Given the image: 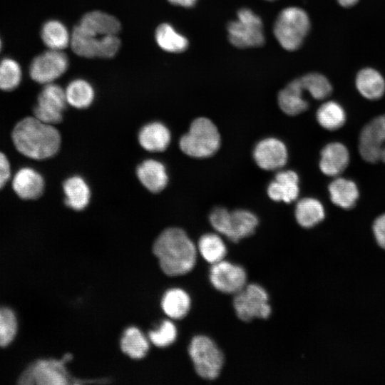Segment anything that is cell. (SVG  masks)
Instances as JSON below:
<instances>
[{
  "label": "cell",
  "instance_id": "30",
  "mask_svg": "<svg viewBox=\"0 0 385 385\" xmlns=\"http://www.w3.org/2000/svg\"><path fill=\"white\" fill-rule=\"evenodd\" d=\"M122 351L133 359L144 357L148 349L149 343L137 327H129L125 329L120 341Z\"/></svg>",
  "mask_w": 385,
  "mask_h": 385
},
{
  "label": "cell",
  "instance_id": "22",
  "mask_svg": "<svg viewBox=\"0 0 385 385\" xmlns=\"http://www.w3.org/2000/svg\"><path fill=\"white\" fill-rule=\"evenodd\" d=\"M258 225V219L255 214L246 210L230 212L228 230L226 237L232 242L252 235Z\"/></svg>",
  "mask_w": 385,
  "mask_h": 385
},
{
  "label": "cell",
  "instance_id": "6",
  "mask_svg": "<svg viewBox=\"0 0 385 385\" xmlns=\"http://www.w3.org/2000/svg\"><path fill=\"white\" fill-rule=\"evenodd\" d=\"M188 352L198 376L207 380L219 376L224 364V355L210 338L195 336L191 340Z\"/></svg>",
  "mask_w": 385,
  "mask_h": 385
},
{
  "label": "cell",
  "instance_id": "21",
  "mask_svg": "<svg viewBox=\"0 0 385 385\" xmlns=\"http://www.w3.org/2000/svg\"><path fill=\"white\" fill-rule=\"evenodd\" d=\"M169 129L162 123L153 122L144 125L139 132L140 145L150 152L165 150L170 142Z\"/></svg>",
  "mask_w": 385,
  "mask_h": 385
},
{
  "label": "cell",
  "instance_id": "3",
  "mask_svg": "<svg viewBox=\"0 0 385 385\" xmlns=\"http://www.w3.org/2000/svg\"><path fill=\"white\" fill-rule=\"evenodd\" d=\"M307 13L302 8L289 6L277 16L273 33L279 44L285 50L294 51L302 46L310 30Z\"/></svg>",
  "mask_w": 385,
  "mask_h": 385
},
{
  "label": "cell",
  "instance_id": "24",
  "mask_svg": "<svg viewBox=\"0 0 385 385\" xmlns=\"http://www.w3.org/2000/svg\"><path fill=\"white\" fill-rule=\"evenodd\" d=\"M164 312L171 319H180L189 312L191 299L188 294L180 288L168 289L161 302Z\"/></svg>",
  "mask_w": 385,
  "mask_h": 385
},
{
  "label": "cell",
  "instance_id": "37",
  "mask_svg": "<svg viewBox=\"0 0 385 385\" xmlns=\"http://www.w3.org/2000/svg\"><path fill=\"white\" fill-rule=\"evenodd\" d=\"M148 337L154 345L165 347L175 342L177 337V329L172 322L165 320L157 330L150 331Z\"/></svg>",
  "mask_w": 385,
  "mask_h": 385
},
{
  "label": "cell",
  "instance_id": "5",
  "mask_svg": "<svg viewBox=\"0 0 385 385\" xmlns=\"http://www.w3.org/2000/svg\"><path fill=\"white\" fill-rule=\"evenodd\" d=\"M227 38L236 48L259 47L265 43L263 24L259 16L249 8H242L237 19L227 25Z\"/></svg>",
  "mask_w": 385,
  "mask_h": 385
},
{
  "label": "cell",
  "instance_id": "39",
  "mask_svg": "<svg viewBox=\"0 0 385 385\" xmlns=\"http://www.w3.org/2000/svg\"><path fill=\"white\" fill-rule=\"evenodd\" d=\"M11 178V166L6 155L0 152V190Z\"/></svg>",
  "mask_w": 385,
  "mask_h": 385
},
{
  "label": "cell",
  "instance_id": "12",
  "mask_svg": "<svg viewBox=\"0 0 385 385\" xmlns=\"http://www.w3.org/2000/svg\"><path fill=\"white\" fill-rule=\"evenodd\" d=\"M209 278L214 288L225 294H235L247 284L245 270L224 260L212 265Z\"/></svg>",
  "mask_w": 385,
  "mask_h": 385
},
{
  "label": "cell",
  "instance_id": "25",
  "mask_svg": "<svg viewBox=\"0 0 385 385\" xmlns=\"http://www.w3.org/2000/svg\"><path fill=\"white\" fill-rule=\"evenodd\" d=\"M329 192L332 202L344 209L352 208L359 197L356 184L342 178H337L329 184Z\"/></svg>",
  "mask_w": 385,
  "mask_h": 385
},
{
  "label": "cell",
  "instance_id": "20",
  "mask_svg": "<svg viewBox=\"0 0 385 385\" xmlns=\"http://www.w3.org/2000/svg\"><path fill=\"white\" fill-rule=\"evenodd\" d=\"M136 173L143 185L153 192L161 191L168 183L165 167L155 160H144L138 167Z\"/></svg>",
  "mask_w": 385,
  "mask_h": 385
},
{
  "label": "cell",
  "instance_id": "18",
  "mask_svg": "<svg viewBox=\"0 0 385 385\" xmlns=\"http://www.w3.org/2000/svg\"><path fill=\"white\" fill-rule=\"evenodd\" d=\"M103 36H93L78 25L71 33L70 45L73 51L79 56L103 58Z\"/></svg>",
  "mask_w": 385,
  "mask_h": 385
},
{
  "label": "cell",
  "instance_id": "35",
  "mask_svg": "<svg viewBox=\"0 0 385 385\" xmlns=\"http://www.w3.org/2000/svg\"><path fill=\"white\" fill-rule=\"evenodd\" d=\"M21 80V69L19 64L9 58L0 61V89L10 91L15 89Z\"/></svg>",
  "mask_w": 385,
  "mask_h": 385
},
{
  "label": "cell",
  "instance_id": "23",
  "mask_svg": "<svg viewBox=\"0 0 385 385\" xmlns=\"http://www.w3.org/2000/svg\"><path fill=\"white\" fill-rule=\"evenodd\" d=\"M356 87L366 99L377 100L385 93V81L381 74L372 68L359 71L356 77Z\"/></svg>",
  "mask_w": 385,
  "mask_h": 385
},
{
  "label": "cell",
  "instance_id": "7",
  "mask_svg": "<svg viewBox=\"0 0 385 385\" xmlns=\"http://www.w3.org/2000/svg\"><path fill=\"white\" fill-rule=\"evenodd\" d=\"M233 307L238 318L244 322L267 319L272 312L267 292L257 284H246L236 293Z\"/></svg>",
  "mask_w": 385,
  "mask_h": 385
},
{
  "label": "cell",
  "instance_id": "15",
  "mask_svg": "<svg viewBox=\"0 0 385 385\" xmlns=\"http://www.w3.org/2000/svg\"><path fill=\"white\" fill-rule=\"evenodd\" d=\"M299 192V177L292 170H282L277 173L267 188L268 196L272 200L287 203L295 200Z\"/></svg>",
  "mask_w": 385,
  "mask_h": 385
},
{
  "label": "cell",
  "instance_id": "13",
  "mask_svg": "<svg viewBox=\"0 0 385 385\" xmlns=\"http://www.w3.org/2000/svg\"><path fill=\"white\" fill-rule=\"evenodd\" d=\"M253 156L260 168L266 170H274L286 164L287 150L281 140L268 138L260 140L256 145Z\"/></svg>",
  "mask_w": 385,
  "mask_h": 385
},
{
  "label": "cell",
  "instance_id": "33",
  "mask_svg": "<svg viewBox=\"0 0 385 385\" xmlns=\"http://www.w3.org/2000/svg\"><path fill=\"white\" fill-rule=\"evenodd\" d=\"M316 115L319 124L329 130L340 128L346 121L344 110L334 101H327L321 105Z\"/></svg>",
  "mask_w": 385,
  "mask_h": 385
},
{
  "label": "cell",
  "instance_id": "28",
  "mask_svg": "<svg viewBox=\"0 0 385 385\" xmlns=\"http://www.w3.org/2000/svg\"><path fill=\"white\" fill-rule=\"evenodd\" d=\"M295 217L299 225L309 228L319 223L324 217V210L317 199L306 197L300 200L295 207Z\"/></svg>",
  "mask_w": 385,
  "mask_h": 385
},
{
  "label": "cell",
  "instance_id": "41",
  "mask_svg": "<svg viewBox=\"0 0 385 385\" xmlns=\"http://www.w3.org/2000/svg\"><path fill=\"white\" fill-rule=\"evenodd\" d=\"M337 1L343 7H351L356 4L359 0H337Z\"/></svg>",
  "mask_w": 385,
  "mask_h": 385
},
{
  "label": "cell",
  "instance_id": "14",
  "mask_svg": "<svg viewBox=\"0 0 385 385\" xmlns=\"http://www.w3.org/2000/svg\"><path fill=\"white\" fill-rule=\"evenodd\" d=\"M12 188L21 199L30 200L38 198L44 190L43 177L31 168L19 170L12 180Z\"/></svg>",
  "mask_w": 385,
  "mask_h": 385
},
{
  "label": "cell",
  "instance_id": "2",
  "mask_svg": "<svg viewBox=\"0 0 385 385\" xmlns=\"http://www.w3.org/2000/svg\"><path fill=\"white\" fill-rule=\"evenodd\" d=\"M11 138L16 150L26 157L43 160L54 155L61 144V135L53 125L35 116L26 117L14 127Z\"/></svg>",
  "mask_w": 385,
  "mask_h": 385
},
{
  "label": "cell",
  "instance_id": "27",
  "mask_svg": "<svg viewBox=\"0 0 385 385\" xmlns=\"http://www.w3.org/2000/svg\"><path fill=\"white\" fill-rule=\"evenodd\" d=\"M41 36L43 43L51 50L63 51L71 43V35L61 21L50 20L42 26Z\"/></svg>",
  "mask_w": 385,
  "mask_h": 385
},
{
  "label": "cell",
  "instance_id": "38",
  "mask_svg": "<svg viewBox=\"0 0 385 385\" xmlns=\"http://www.w3.org/2000/svg\"><path fill=\"white\" fill-rule=\"evenodd\" d=\"M373 230L378 244L385 249V213L375 220Z\"/></svg>",
  "mask_w": 385,
  "mask_h": 385
},
{
  "label": "cell",
  "instance_id": "29",
  "mask_svg": "<svg viewBox=\"0 0 385 385\" xmlns=\"http://www.w3.org/2000/svg\"><path fill=\"white\" fill-rule=\"evenodd\" d=\"M155 37L159 47L170 53L183 52L189 45L187 38L167 23L161 24L157 27Z\"/></svg>",
  "mask_w": 385,
  "mask_h": 385
},
{
  "label": "cell",
  "instance_id": "42",
  "mask_svg": "<svg viewBox=\"0 0 385 385\" xmlns=\"http://www.w3.org/2000/svg\"><path fill=\"white\" fill-rule=\"evenodd\" d=\"M1 39H0V49H1Z\"/></svg>",
  "mask_w": 385,
  "mask_h": 385
},
{
  "label": "cell",
  "instance_id": "19",
  "mask_svg": "<svg viewBox=\"0 0 385 385\" xmlns=\"http://www.w3.org/2000/svg\"><path fill=\"white\" fill-rule=\"evenodd\" d=\"M304 91L299 78L289 82L278 93L277 101L281 110L289 115H296L305 111L309 104L303 97Z\"/></svg>",
  "mask_w": 385,
  "mask_h": 385
},
{
  "label": "cell",
  "instance_id": "16",
  "mask_svg": "<svg viewBox=\"0 0 385 385\" xmlns=\"http://www.w3.org/2000/svg\"><path fill=\"white\" fill-rule=\"evenodd\" d=\"M349 162L346 147L339 142L327 144L321 151L319 168L328 176H337L342 173Z\"/></svg>",
  "mask_w": 385,
  "mask_h": 385
},
{
  "label": "cell",
  "instance_id": "4",
  "mask_svg": "<svg viewBox=\"0 0 385 385\" xmlns=\"http://www.w3.org/2000/svg\"><path fill=\"white\" fill-rule=\"evenodd\" d=\"M219 131L210 119L200 117L195 119L189 130L180 140V148L186 155L203 158L212 155L219 148Z\"/></svg>",
  "mask_w": 385,
  "mask_h": 385
},
{
  "label": "cell",
  "instance_id": "11",
  "mask_svg": "<svg viewBox=\"0 0 385 385\" xmlns=\"http://www.w3.org/2000/svg\"><path fill=\"white\" fill-rule=\"evenodd\" d=\"M68 59L62 51L49 49L32 61L29 73L31 78L41 84L53 83L67 70Z\"/></svg>",
  "mask_w": 385,
  "mask_h": 385
},
{
  "label": "cell",
  "instance_id": "32",
  "mask_svg": "<svg viewBox=\"0 0 385 385\" xmlns=\"http://www.w3.org/2000/svg\"><path fill=\"white\" fill-rule=\"evenodd\" d=\"M197 247L204 260L212 265L223 260L227 254L225 242L214 233L203 235L198 241Z\"/></svg>",
  "mask_w": 385,
  "mask_h": 385
},
{
  "label": "cell",
  "instance_id": "26",
  "mask_svg": "<svg viewBox=\"0 0 385 385\" xmlns=\"http://www.w3.org/2000/svg\"><path fill=\"white\" fill-rule=\"evenodd\" d=\"M63 188L66 195L65 202L68 207L76 210H81L88 205L90 190L81 177L76 175L68 178Z\"/></svg>",
  "mask_w": 385,
  "mask_h": 385
},
{
  "label": "cell",
  "instance_id": "31",
  "mask_svg": "<svg viewBox=\"0 0 385 385\" xmlns=\"http://www.w3.org/2000/svg\"><path fill=\"white\" fill-rule=\"evenodd\" d=\"M65 92L67 103L76 108L88 107L94 98V91L91 85L80 78L70 82Z\"/></svg>",
  "mask_w": 385,
  "mask_h": 385
},
{
  "label": "cell",
  "instance_id": "17",
  "mask_svg": "<svg viewBox=\"0 0 385 385\" xmlns=\"http://www.w3.org/2000/svg\"><path fill=\"white\" fill-rule=\"evenodd\" d=\"M78 25L96 36L117 35L120 30V24L115 17L100 11L86 14Z\"/></svg>",
  "mask_w": 385,
  "mask_h": 385
},
{
  "label": "cell",
  "instance_id": "1",
  "mask_svg": "<svg viewBox=\"0 0 385 385\" xmlns=\"http://www.w3.org/2000/svg\"><path fill=\"white\" fill-rule=\"evenodd\" d=\"M160 266L169 276L183 275L195 265L197 249L185 232L178 227L165 230L153 245Z\"/></svg>",
  "mask_w": 385,
  "mask_h": 385
},
{
  "label": "cell",
  "instance_id": "9",
  "mask_svg": "<svg viewBox=\"0 0 385 385\" xmlns=\"http://www.w3.org/2000/svg\"><path fill=\"white\" fill-rule=\"evenodd\" d=\"M359 152L368 163H385V114L374 118L362 128Z\"/></svg>",
  "mask_w": 385,
  "mask_h": 385
},
{
  "label": "cell",
  "instance_id": "40",
  "mask_svg": "<svg viewBox=\"0 0 385 385\" xmlns=\"http://www.w3.org/2000/svg\"><path fill=\"white\" fill-rule=\"evenodd\" d=\"M170 3L174 5L180 6L183 7H192L195 4L197 0H168Z\"/></svg>",
  "mask_w": 385,
  "mask_h": 385
},
{
  "label": "cell",
  "instance_id": "36",
  "mask_svg": "<svg viewBox=\"0 0 385 385\" xmlns=\"http://www.w3.org/2000/svg\"><path fill=\"white\" fill-rule=\"evenodd\" d=\"M17 331V320L14 312L6 307H0V346L9 345L14 339Z\"/></svg>",
  "mask_w": 385,
  "mask_h": 385
},
{
  "label": "cell",
  "instance_id": "34",
  "mask_svg": "<svg viewBox=\"0 0 385 385\" xmlns=\"http://www.w3.org/2000/svg\"><path fill=\"white\" fill-rule=\"evenodd\" d=\"M304 91L313 98L323 100L332 92V86L329 80L319 73H309L299 78Z\"/></svg>",
  "mask_w": 385,
  "mask_h": 385
},
{
  "label": "cell",
  "instance_id": "43",
  "mask_svg": "<svg viewBox=\"0 0 385 385\" xmlns=\"http://www.w3.org/2000/svg\"><path fill=\"white\" fill-rule=\"evenodd\" d=\"M266 1H275V0H266Z\"/></svg>",
  "mask_w": 385,
  "mask_h": 385
},
{
  "label": "cell",
  "instance_id": "10",
  "mask_svg": "<svg viewBox=\"0 0 385 385\" xmlns=\"http://www.w3.org/2000/svg\"><path fill=\"white\" fill-rule=\"evenodd\" d=\"M67 103L65 90L53 83L46 84L38 96L34 115L44 123H58Z\"/></svg>",
  "mask_w": 385,
  "mask_h": 385
},
{
  "label": "cell",
  "instance_id": "8",
  "mask_svg": "<svg viewBox=\"0 0 385 385\" xmlns=\"http://www.w3.org/2000/svg\"><path fill=\"white\" fill-rule=\"evenodd\" d=\"M71 358L66 354L61 360L41 359L31 364L20 376L21 384L60 385L71 382V376L65 364Z\"/></svg>",
  "mask_w": 385,
  "mask_h": 385
}]
</instances>
